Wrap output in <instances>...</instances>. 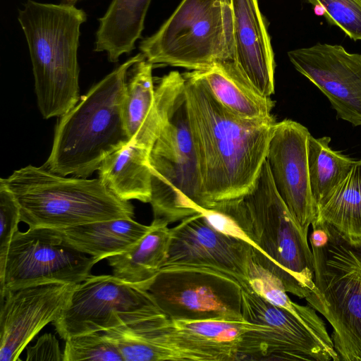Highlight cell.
Wrapping results in <instances>:
<instances>
[{"label":"cell","instance_id":"cell-19","mask_svg":"<svg viewBox=\"0 0 361 361\" xmlns=\"http://www.w3.org/2000/svg\"><path fill=\"white\" fill-rule=\"evenodd\" d=\"M191 71L221 104L238 117L257 121L275 119L271 114L275 102L255 90L236 66H216Z\"/></svg>","mask_w":361,"mask_h":361},{"label":"cell","instance_id":"cell-17","mask_svg":"<svg viewBox=\"0 0 361 361\" xmlns=\"http://www.w3.org/2000/svg\"><path fill=\"white\" fill-rule=\"evenodd\" d=\"M152 68L153 64L145 58L130 68L123 102L129 142L149 152L185 85L183 74L171 71L154 85Z\"/></svg>","mask_w":361,"mask_h":361},{"label":"cell","instance_id":"cell-11","mask_svg":"<svg viewBox=\"0 0 361 361\" xmlns=\"http://www.w3.org/2000/svg\"><path fill=\"white\" fill-rule=\"evenodd\" d=\"M171 319L243 322L242 286L205 268H162L147 288Z\"/></svg>","mask_w":361,"mask_h":361},{"label":"cell","instance_id":"cell-23","mask_svg":"<svg viewBox=\"0 0 361 361\" xmlns=\"http://www.w3.org/2000/svg\"><path fill=\"white\" fill-rule=\"evenodd\" d=\"M152 0H112L99 19L94 51L106 52L109 61L135 49L144 29L145 16Z\"/></svg>","mask_w":361,"mask_h":361},{"label":"cell","instance_id":"cell-3","mask_svg":"<svg viewBox=\"0 0 361 361\" xmlns=\"http://www.w3.org/2000/svg\"><path fill=\"white\" fill-rule=\"evenodd\" d=\"M236 224L233 236L275 264L286 291L305 298L314 288L313 255L305 234L281 198L265 159L250 190L213 209Z\"/></svg>","mask_w":361,"mask_h":361},{"label":"cell","instance_id":"cell-26","mask_svg":"<svg viewBox=\"0 0 361 361\" xmlns=\"http://www.w3.org/2000/svg\"><path fill=\"white\" fill-rule=\"evenodd\" d=\"M251 288L270 303L287 310L297 316L312 314L315 310L310 305H301L288 297L281 281L252 257L248 269Z\"/></svg>","mask_w":361,"mask_h":361},{"label":"cell","instance_id":"cell-1","mask_svg":"<svg viewBox=\"0 0 361 361\" xmlns=\"http://www.w3.org/2000/svg\"><path fill=\"white\" fill-rule=\"evenodd\" d=\"M184 96L207 209L241 197L252 187L266 159L276 123L250 121L231 113L192 71Z\"/></svg>","mask_w":361,"mask_h":361},{"label":"cell","instance_id":"cell-25","mask_svg":"<svg viewBox=\"0 0 361 361\" xmlns=\"http://www.w3.org/2000/svg\"><path fill=\"white\" fill-rule=\"evenodd\" d=\"M331 137L315 138L307 142L309 180L312 196L317 209L346 178L356 160L329 147Z\"/></svg>","mask_w":361,"mask_h":361},{"label":"cell","instance_id":"cell-13","mask_svg":"<svg viewBox=\"0 0 361 361\" xmlns=\"http://www.w3.org/2000/svg\"><path fill=\"white\" fill-rule=\"evenodd\" d=\"M162 268L195 267L225 274L242 287L249 285L252 246L214 228L200 213L189 216L173 228Z\"/></svg>","mask_w":361,"mask_h":361},{"label":"cell","instance_id":"cell-8","mask_svg":"<svg viewBox=\"0 0 361 361\" xmlns=\"http://www.w3.org/2000/svg\"><path fill=\"white\" fill-rule=\"evenodd\" d=\"M154 219L169 224L207 209L184 88L149 154Z\"/></svg>","mask_w":361,"mask_h":361},{"label":"cell","instance_id":"cell-30","mask_svg":"<svg viewBox=\"0 0 361 361\" xmlns=\"http://www.w3.org/2000/svg\"><path fill=\"white\" fill-rule=\"evenodd\" d=\"M27 361H63L59 341L51 334L41 336L33 346L27 349Z\"/></svg>","mask_w":361,"mask_h":361},{"label":"cell","instance_id":"cell-6","mask_svg":"<svg viewBox=\"0 0 361 361\" xmlns=\"http://www.w3.org/2000/svg\"><path fill=\"white\" fill-rule=\"evenodd\" d=\"M4 183L29 227L63 228L99 221L133 218L130 201L117 197L99 178H66L44 166L16 170Z\"/></svg>","mask_w":361,"mask_h":361},{"label":"cell","instance_id":"cell-24","mask_svg":"<svg viewBox=\"0 0 361 361\" xmlns=\"http://www.w3.org/2000/svg\"><path fill=\"white\" fill-rule=\"evenodd\" d=\"M315 221L332 226L352 243H361V159L318 208Z\"/></svg>","mask_w":361,"mask_h":361},{"label":"cell","instance_id":"cell-4","mask_svg":"<svg viewBox=\"0 0 361 361\" xmlns=\"http://www.w3.org/2000/svg\"><path fill=\"white\" fill-rule=\"evenodd\" d=\"M18 19L27 43L44 118L60 117L80 100L78 49L85 12L69 4L27 0Z\"/></svg>","mask_w":361,"mask_h":361},{"label":"cell","instance_id":"cell-31","mask_svg":"<svg viewBox=\"0 0 361 361\" xmlns=\"http://www.w3.org/2000/svg\"><path fill=\"white\" fill-rule=\"evenodd\" d=\"M69 1H75V0H69Z\"/></svg>","mask_w":361,"mask_h":361},{"label":"cell","instance_id":"cell-27","mask_svg":"<svg viewBox=\"0 0 361 361\" xmlns=\"http://www.w3.org/2000/svg\"><path fill=\"white\" fill-rule=\"evenodd\" d=\"M65 341L63 361H125L116 344L104 332L79 334Z\"/></svg>","mask_w":361,"mask_h":361},{"label":"cell","instance_id":"cell-2","mask_svg":"<svg viewBox=\"0 0 361 361\" xmlns=\"http://www.w3.org/2000/svg\"><path fill=\"white\" fill-rule=\"evenodd\" d=\"M144 58L139 53L126 61L60 116L44 164L47 169L87 178L108 155L129 142L123 118L127 78L130 68Z\"/></svg>","mask_w":361,"mask_h":361},{"label":"cell","instance_id":"cell-7","mask_svg":"<svg viewBox=\"0 0 361 361\" xmlns=\"http://www.w3.org/2000/svg\"><path fill=\"white\" fill-rule=\"evenodd\" d=\"M139 48L153 65L190 71L235 65L230 0H183Z\"/></svg>","mask_w":361,"mask_h":361},{"label":"cell","instance_id":"cell-14","mask_svg":"<svg viewBox=\"0 0 361 361\" xmlns=\"http://www.w3.org/2000/svg\"><path fill=\"white\" fill-rule=\"evenodd\" d=\"M295 68L328 98L336 118L361 126V54L317 43L288 52Z\"/></svg>","mask_w":361,"mask_h":361},{"label":"cell","instance_id":"cell-20","mask_svg":"<svg viewBox=\"0 0 361 361\" xmlns=\"http://www.w3.org/2000/svg\"><path fill=\"white\" fill-rule=\"evenodd\" d=\"M169 223L154 219L147 232L127 250L106 258L112 274L147 290L162 269L170 243Z\"/></svg>","mask_w":361,"mask_h":361},{"label":"cell","instance_id":"cell-10","mask_svg":"<svg viewBox=\"0 0 361 361\" xmlns=\"http://www.w3.org/2000/svg\"><path fill=\"white\" fill-rule=\"evenodd\" d=\"M166 316L145 288L111 275H90L76 284L52 323L64 340Z\"/></svg>","mask_w":361,"mask_h":361},{"label":"cell","instance_id":"cell-21","mask_svg":"<svg viewBox=\"0 0 361 361\" xmlns=\"http://www.w3.org/2000/svg\"><path fill=\"white\" fill-rule=\"evenodd\" d=\"M149 228L133 218H121L59 229L75 248L99 262L127 250Z\"/></svg>","mask_w":361,"mask_h":361},{"label":"cell","instance_id":"cell-9","mask_svg":"<svg viewBox=\"0 0 361 361\" xmlns=\"http://www.w3.org/2000/svg\"><path fill=\"white\" fill-rule=\"evenodd\" d=\"M242 314L246 322L262 325L249 332L253 360L340 361L323 319L316 311L297 316L242 287Z\"/></svg>","mask_w":361,"mask_h":361},{"label":"cell","instance_id":"cell-5","mask_svg":"<svg viewBox=\"0 0 361 361\" xmlns=\"http://www.w3.org/2000/svg\"><path fill=\"white\" fill-rule=\"evenodd\" d=\"M312 227L314 288L305 299L331 325L340 360L361 361V243L323 221Z\"/></svg>","mask_w":361,"mask_h":361},{"label":"cell","instance_id":"cell-29","mask_svg":"<svg viewBox=\"0 0 361 361\" xmlns=\"http://www.w3.org/2000/svg\"><path fill=\"white\" fill-rule=\"evenodd\" d=\"M20 212L11 191L0 182V272L4 269L11 240L18 230Z\"/></svg>","mask_w":361,"mask_h":361},{"label":"cell","instance_id":"cell-28","mask_svg":"<svg viewBox=\"0 0 361 361\" xmlns=\"http://www.w3.org/2000/svg\"><path fill=\"white\" fill-rule=\"evenodd\" d=\"M322 11L326 21L337 26L350 39L361 40L360 0H307Z\"/></svg>","mask_w":361,"mask_h":361},{"label":"cell","instance_id":"cell-22","mask_svg":"<svg viewBox=\"0 0 361 361\" xmlns=\"http://www.w3.org/2000/svg\"><path fill=\"white\" fill-rule=\"evenodd\" d=\"M150 152L128 142L100 164L99 178L119 198L147 203L151 199Z\"/></svg>","mask_w":361,"mask_h":361},{"label":"cell","instance_id":"cell-12","mask_svg":"<svg viewBox=\"0 0 361 361\" xmlns=\"http://www.w3.org/2000/svg\"><path fill=\"white\" fill-rule=\"evenodd\" d=\"M97 262L71 245L59 228L18 230L0 272L1 296L8 290L40 283L78 284L92 275Z\"/></svg>","mask_w":361,"mask_h":361},{"label":"cell","instance_id":"cell-18","mask_svg":"<svg viewBox=\"0 0 361 361\" xmlns=\"http://www.w3.org/2000/svg\"><path fill=\"white\" fill-rule=\"evenodd\" d=\"M233 18L235 63L259 93H274V53L257 0H230Z\"/></svg>","mask_w":361,"mask_h":361},{"label":"cell","instance_id":"cell-32","mask_svg":"<svg viewBox=\"0 0 361 361\" xmlns=\"http://www.w3.org/2000/svg\"><path fill=\"white\" fill-rule=\"evenodd\" d=\"M361 1V0H360Z\"/></svg>","mask_w":361,"mask_h":361},{"label":"cell","instance_id":"cell-16","mask_svg":"<svg viewBox=\"0 0 361 361\" xmlns=\"http://www.w3.org/2000/svg\"><path fill=\"white\" fill-rule=\"evenodd\" d=\"M75 285L40 283L8 290L1 296L0 361L20 360L28 343L58 318Z\"/></svg>","mask_w":361,"mask_h":361},{"label":"cell","instance_id":"cell-15","mask_svg":"<svg viewBox=\"0 0 361 361\" xmlns=\"http://www.w3.org/2000/svg\"><path fill=\"white\" fill-rule=\"evenodd\" d=\"M308 129L295 121L276 122L266 161L274 185L290 213L307 235L317 218L309 180Z\"/></svg>","mask_w":361,"mask_h":361}]
</instances>
